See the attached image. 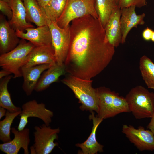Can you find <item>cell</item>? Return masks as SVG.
Masks as SVG:
<instances>
[{
	"instance_id": "obj_1",
	"label": "cell",
	"mask_w": 154,
	"mask_h": 154,
	"mask_svg": "<svg viewBox=\"0 0 154 154\" xmlns=\"http://www.w3.org/2000/svg\"><path fill=\"white\" fill-rule=\"evenodd\" d=\"M70 31V44L64 63L66 73L90 80L110 63L115 47L108 41L99 19L91 15L72 21Z\"/></svg>"
},
{
	"instance_id": "obj_2",
	"label": "cell",
	"mask_w": 154,
	"mask_h": 154,
	"mask_svg": "<svg viewBox=\"0 0 154 154\" xmlns=\"http://www.w3.org/2000/svg\"><path fill=\"white\" fill-rule=\"evenodd\" d=\"M73 91L81 105L82 110L97 113L98 99L96 89L92 86V80L82 79L69 74L61 80Z\"/></svg>"
},
{
	"instance_id": "obj_3",
	"label": "cell",
	"mask_w": 154,
	"mask_h": 154,
	"mask_svg": "<svg viewBox=\"0 0 154 154\" xmlns=\"http://www.w3.org/2000/svg\"><path fill=\"white\" fill-rule=\"evenodd\" d=\"M125 98L130 112L135 118L151 117L154 112V93L137 86L132 88Z\"/></svg>"
},
{
	"instance_id": "obj_4",
	"label": "cell",
	"mask_w": 154,
	"mask_h": 154,
	"mask_svg": "<svg viewBox=\"0 0 154 154\" xmlns=\"http://www.w3.org/2000/svg\"><path fill=\"white\" fill-rule=\"evenodd\" d=\"M96 89L99 101L98 117L104 119L130 112L125 98L104 87Z\"/></svg>"
},
{
	"instance_id": "obj_5",
	"label": "cell",
	"mask_w": 154,
	"mask_h": 154,
	"mask_svg": "<svg viewBox=\"0 0 154 154\" xmlns=\"http://www.w3.org/2000/svg\"><path fill=\"white\" fill-rule=\"evenodd\" d=\"M35 46L31 42L21 39L14 49L0 55V67L13 74V78L22 77L21 68L24 65L28 54Z\"/></svg>"
},
{
	"instance_id": "obj_6",
	"label": "cell",
	"mask_w": 154,
	"mask_h": 154,
	"mask_svg": "<svg viewBox=\"0 0 154 154\" xmlns=\"http://www.w3.org/2000/svg\"><path fill=\"white\" fill-rule=\"evenodd\" d=\"M90 15L99 19L95 7V0H67L64 10L56 22L64 28L73 20Z\"/></svg>"
},
{
	"instance_id": "obj_7",
	"label": "cell",
	"mask_w": 154,
	"mask_h": 154,
	"mask_svg": "<svg viewBox=\"0 0 154 154\" xmlns=\"http://www.w3.org/2000/svg\"><path fill=\"white\" fill-rule=\"evenodd\" d=\"M34 144L30 148L31 154H49L58 143L54 142L57 139L60 132L59 128L52 129L45 124L34 127Z\"/></svg>"
},
{
	"instance_id": "obj_8",
	"label": "cell",
	"mask_w": 154,
	"mask_h": 154,
	"mask_svg": "<svg viewBox=\"0 0 154 154\" xmlns=\"http://www.w3.org/2000/svg\"><path fill=\"white\" fill-rule=\"evenodd\" d=\"M46 20L51 34L56 63L60 65L64 64L70 44V25L61 28L56 22L50 21L46 17Z\"/></svg>"
},
{
	"instance_id": "obj_9",
	"label": "cell",
	"mask_w": 154,
	"mask_h": 154,
	"mask_svg": "<svg viewBox=\"0 0 154 154\" xmlns=\"http://www.w3.org/2000/svg\"><path fill=\"white\" fill-rule=\"evenodd\" d=\"M21 108L19 114L20 120L17 127L19 131L25 128L28 122V119L30 117L39 118L47 126H49L52 122L53 112L47 109L45 104L43 103H39L36 100H33L23 104Z\"/></svg>"
},
{
	"instance_id": "obj_10",
	"label": "cell",
	"mask_w": 154,
	"mask_h": 154,
	"mask_svg": "<svg viewBox=\"0 0 154 154\" xmlns=\"http://www.w3.org/2000/svg\"><path fill=\"white\" fill-rule=\"evenodd\" d=\"M122 132L140 151L154 150V134L150 130L141 126L136 129L125 124L123 126Z\"/></svg>"
},
{
	"instance_id": "obj_11",
	"label": "cell",
	"mask_w": 154,
	"mask_h": 154,
	"mask_svg": "<svg viewBox=\"0 0 154 154\" xmlns=\"http://www.w3.org/2000/svg\"><path fill=\"white\" fill-rule=\"evenodd\" d=\"M25 33L19 30L15 31L18 37L29 41L35 46H53L52 37L50 28L47 24L26 29Z\"/></svg>"
},
{
	"instance_id": "obj_12",
	"label": "cell",
	"mask_w": 154,
	"mask_h": 154,
	"mask_svg": "<svg viewBox=\"0 0 154 154\" xmlns=\"http://www.w3.org/2000/svg\"><path fill=\"white\" fill-rule=\"evenodd\" d=\"M136 7L133 6L121 9L120 23L122 34V44L125 43L127 35L131 29L145 23V13L137 15L135 11Z\"/></svg>"
},
{
	"instance_id": "obj_13",
	"label": "cell",
	"mask_w": 154,
	"mask_h": 154,
	"mask_svg": "<svg viewBox=\"0 0 154 154\" xmlns=\"http://www.w3.org/2000/svg\"><path fill=\"white\" fill-rule=\"evenodd\" d=\"M56 63L53 46H35L27 56L22 67L48 64L52 65Z\"/></svg>"
},
{
	"instance_id": "obj_14",
	"label": "cell",
	"mask_w": 154,
	"mask_h": 154,
	"mask_svg": "<svg viewBox=\"0 0 154 154\" xmlns=\"http://www.w3.org/2000/svg\"><path fill=\"white\" fill-rule=\"evenodd\" d=\"M15 31L2 15H0V54L7 53L15 48L20 40Z\"/></svg>"
},
{
	"instance_id": "obj_15",
	"label": "cell",
	"mask_w": 154,
	"mask_h": 154,
	"mask_svg": "<svg viewBox=\"0 0 154 154\" xmlns=\"http://www.w3.org/2000/svg\"><path fill=\"white\" fill-rule=\"evenodd\" d=\"M51 65L44 64L21 68L20 71L23 79L22 88L26 95L31 94L42 74Z\"/></svg>"
},
{
	"instance_id": "obj_16",
	"label": "cell",
	"mask_w": 154,
	"mask_h": 154,
	"mask_svg": "<svg viewBox=\"0 0 154 154\" xmlns=\"http://www.w3.org/2000/svg\"><path fill=\"white\" fill-rule=\"evenodd\" d=\"M94 112H91L89 119L92 120L93 127L90 135L87 140L81 143H77L76 146L80 148L81 150L78 154H96L103 151V146L98 143L96 140V133L97 129L103 120L95 115Z\"/></svg>"
},
{
	"instance_id": "obj_17",
	"label": "cell",
	"mask_w": 154,
	"mask_h": 154,
	"mask_svg": "<svg viewBox=\"0 0 154 154\" xmlns=\"http://www.w3.org/2000/svg\"><path fill=\"white\" fill-rule=\"evenodd\" d=\"M121 9L118 6L113 11L105 28L107 39L115 48L117 47L121 43Z\"/></svg>"
},
{
	"instance_id": "obj_18",
	"label": "cell",
	"mask_w": 154,
	"mask_h": 154,
	"mask_svg": "<svg viewBox=\"0 0 154 154\" xmlns=\"http://www.w3.org/2000/svg\"><path fill=\"white\" fill-rule=\"evenodd\" d=\"M22 0H11L9 3L13 13L12 17L9 23L11 26L15 31H24L28 28L34 26L26 19L25 8Z\"/></svg>"
},
{
	"instance_id": "obj_19",
	"label": "cell",
	"mask_w": 154,
	"mask_h": 154,
	"mask_svg": "<svg viewBox=\"0 0 154 154\" xmlns=\"http://www.w3.org/2000/svg\"><path fill=\"white\" fill-rule=\"evenodd\" d=\"M66 73L64 64L60 65L56 63L42 73L35 86L34 90L40 92L45 90Z\"/></svg>"
},
{
	"instance_id": "obj_20",
	"label": "cell",
	"mask_w": 154,
	"mask_h": 154,
	"mask_svg": "<svg viewBox=\"0 0 154 154\" xmlns=\"http://www.w3.org/2000/svg\"><path fill=\"white\" fill-rule=\"evenodd\" d=\"M26 15V19L37 27L47 24L46 17L43 9L37 0H23Z\"/></svg>"
},
{
	"instance_id": "obj_21",
	"label": "cell",
	"mask_w": 154,
	"mask_h": 154,
	"mask_svg": "<svg viewBox=\"0 0 154 154\" xmlns=\"http://www.w3.org/2000/svg\"><path fill=\"white\" fill-rule=\"evenodd\" d=\"M11 132L14 137L10 141L11 146L9 154H17L21 148L24 151V154H29L28 147L30 142V130L25 128L19 131L15 127L11 128Z\"/></svg>"
},
{
	"instance_id": "obj_22",
	"label": "cell",
	"mask_w": 154,
	"mask_h": 154,
	"mask_svg": "<svg viewBox=\"0 0 154 154\" xmlns=\"http://www.w3.org/2000/svg\"><path fill=\"white\" fill-rule=\"evenodd\" d=\"M12 76L10 75L0 80V106L12 112L21 111V108L16 106L13 103L8 89V85Z\"/></svg>"
},
{
	"instance_id": "obj_23",
	"label": "cell",
	"mask_w": 154,
	"mask_h": 154,
	"mask_svg": "<svg viewBox=\"0 0 154 154\" xmlns=\"http://www.w3.org/2000/svg\"><path fill=\"white\" fill-rule=\"evenodd\" d=\"M118 6L114 0H95L96 11L104 29L113 11Z\"/></svg>"
},
{
	"instance_id": "obj_24",
	"label": "cell",
	"mask_w": 154,
	"mask_h": 154,
	"mask_svg": "<svg viewBox=\"0 0 154 154\" xmlns=\"http://www.w3.org/2000/svg\"><path fill=\"white\" fill-rule=\"evenodd\" d=\"M139 68L143 80L148 88L154 90V63L145 55L140 58Z\"/></svg>"
},
{
	"instance_id": "obj_25",
	"label": "cell",
	"mask_w": 154,
	"mask_h": 154,
	"mask_svg": "<svg viewBox=\"0 0 154 154\" xmlns=\"http://www.w3.org/2000/svg\"><path fill=\"white\" fill-rule=\"evenodd\" d=\"M67 0H51L43 9L46 18L50 21L57 22L61 15Z\"/></svg>"
},
{
	"instance_id": "obj_26",
	"label": "cell",
	"mask_w": 154,
	"mask_h": 154,
	"mask_svg": "<svg viewBox=\"0 0 154 154\" xmlns=\"http://www.w3.org/2000/svg\"><path fill=\"white\" fill-rule=\"evenodd\" d=\"M21 111L12 112L7 110L5 118L0 121V140L3 143L12 140L10 135L11 125L15 118L19 115Z\"/></svg>"
},
{
	"instance_id": "obj_27",
	"label": "cell",
	"mask_w": 154,
	"mask_h": 154,
	"mask_svg": "<svg viewBox=\"0 0 154 154\" xmlns=\"http://www.w3.org/2000/svg\"><path fill=\"white\" fill-rule=\"evenodd\" d=\"M147 3V0H119L118 6L120 9L133 6L140 8Z\"/></svg>"
},
{
	"instance_id": "obj_28",
	"label": "cell",
	"mask_w": 154,
	"mask_h": 154,
	"mask_svg": "<svg viewBox=\"0 0 154 154\" xmlns=\"http://www.w3.org/2000/svg\"><path fill=\"white\" fill-rule=\"evenodd\" d=\"M0 10L2 13L8 18L9 21L11 19L13 13L11 8L7 3L0 0Z\"/></svg>"
},
{
	"instance_id": "obj_29",
	"label": "cell",
	"mask_w": 154,
	"mask_h": 154,
	"mask_svg": "<svg viewBox=\"0 0 154 154\" xmlns=\"http://www.w3.org/2000/svg\"><path fill=\"white\" fill-rule=\"evenodd\" d=\"M153 31L151 29L147 27L143 31L142 36L143 39L146 41L151 40Z\"/></svg>"
},
{
	"instance_id": "obj_30",
	"label": "cell",
	"mask_w": 154,
	"mask_h": 154,
	"mask_svg": "<svg viewBox=\"0 0 154 154\" xmlns=\"http://www.w3.org/2000/svg\"><path fill=\"white\" fill-rule=\"evenodd\" d=\"M150 121L147 127V128L150 130L154 134V112L151 118Z\"/></svg>"
},
{
	"instance_id": "obj_31",
	"label": "cell",
	"mask_w": 154,
	"mask_h": 154,
	"mask_svg": "<svg viewBox=\"0 0 154 154\" xmlns=\"http://www.w3.org/2000/svg\"><path fill=\"white\" fill-rule=\"evenodd\" d=\"M11 73L9 71L2 69L0 71V79L10 75Z\"/></svg>"
},
{
	"instance_id": "obj_32",
	"label": "cell",
	"mask_w": 154,
	"mask_h": 154,
	"mask_svg": "<svg viewBox=\"0 0 154 154\" xmlns=\"http://www.w3.org/2000/svg\"><path fill=\"white\" fill-rule=\"evenodd\" d=\"M51 0H37L38 3L41 7L43 8L50 2Z\"/></svg>"
},
{
	"instance_id": "obj_33",
	"label": "cell",
	"mask_w": 154,
	"mask_h": 154,
	"mask_svg": "<svg viewBox=\"0 0 154 154\" xmlns=\"http://www.w3.org/2000/svg\"><path fill=\"white\" fill-rule=\"evenodd\" d=\"M7 110L5 108L0 106V119L4 116H5Z\"/></svg>"
},
{
	"instance_id": "obj_34",
	"label": "cell",
	"mask_w": 154,
	"mask_h": 154,
	"mask_svg": "<svg viewBox=\"0 0 154 154\" xmlns=\"http://www.w3.org/2000/svg\"><path fill=\"white\" fill-rule=\"evenodd\" d=\"M151 40L153 42H154V31H153L152 35Z\"/></svg>"
},
{
	"instance_id": "obj_35",
	"label": "cell",
	"mask_w": 154,
	"mask_h": 154,
	"mask_svg": "<svg viewBox=\"0 0 154 154\" xmlns=\"http://www.w3.org/2000/svg\"><path fill=\"white\" fill-rule=\"evenodd\" d=\"M1 1H5L8 3H9V2H10L11 0H0Z\"/></svg>"
},
{
	"instance_id": "obj_36",
	"label": "cell",
	"mask_w": 154,
	"mask_h": 154,
	"mask_svg": "<svg viewBox=\"0 0 154 154\" xmlns=\"http://www.w3.org/2000/svg\"><path fill=\"white\" fill-rule=\"evenodd\" d=\"M114 1L118 5L119 0H114Z\"/></svg>"
},
{
	"instance_id": "obj_37",
	"label": "cell",
	"mask_w": 154,
	"mask_h": 154,
	"mask_svg": "<svg viewBox=\"0 0 154 154\" xmlns=\"http://www.w3.org/2000/svg\"><path fill=\"white\" fill-rule=\"evenodd\" d=\"M23 1V0H22Z\"/></svg>"
}]
</instances>
